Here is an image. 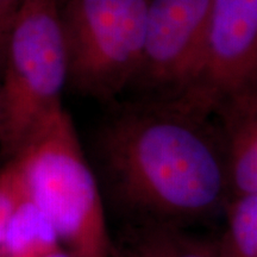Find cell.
<instances>
[{
	"label": "cell",
	"instance_id": "6da1fadb",
	"mask_svg": "<svg viewBox=\"0 0 257 257\" xmlns=\"http://www.w3.org/2000/svg\"><path fill=\"white\" fill-rule=\"evenodd\" d=\"M99 186L128 221L185 226L224 212L230 199L216 113L178 96L114 106L95 134Z\"/></svg>",
	"mask_w": 257,
	"mask_h": 257
},
{
	"label": "cell",
	"instance_id": "7a4b0ae2",
	"mask_svg": "<svg viewBox=\"0 0 257 257\" xmlns=\"http://www.w3.org/2000/svg\"><path fill=\"white\" fill-rule=\"evenodd\" d=\"M27 194L49 218L72 257H110L98 176L70 115L57 110L11 156Z\"/></svg>",
	"mask_w": 257,
	"mask_h": 257
},
{
	"label": "cell",
	"instance_id": "3957f363",
	"mask_svg": "<svg viewBox=\"0 0 257 257\" xmlns=\"http://www.w3.org/2000/svg\"><path fill=\"white\" fill-rule=\"evenodd\" d=\"M67 83L59 0H19L0 66V149L11 157L57 110Z\"/></svg>",
	"mask_w": 257,
	"mask_h": 257
},
{
	"label": "cell",
	"instance_id": "277c9868",
	"mask_svg": "<svg viewBox=\"0 0 257 257\" xmlns=\"http://www.w3.org/2000/svg\"><path fill=\"white\" fill-rule=\"evenodd\" d=\"M150 0H62L67 82L80 94L113 100L142 61Z\"/></svg>",
	"mask_w": 257,
	"mask_h": 257
},
{
	"label": "cell",
	"instance_id": "5b68a950",
	"mask_svg": "<svg viewBox=\"0 0 257 257\" xmlns=\"http://www.w3.org/2000/svg\"><path fill=\"white\" fill-rule=\"evenodd\" d=\"M212 0H150L142 61L133 85L143 96H178L204 56Z\"/></svg>",
	"mask_w": 257,
	"mask_h": 257
},
{
	"label": "cell",
	"instance_id": "8992f818",
	"mask_svg": "<svg viewBox=\"0 0 257 257\" xmlns=\"http://www.w3.org/2000/svg\"><path fill=\"white\" fill-rule=\"evenodd\" d=\"M257 86V0H212L200 68L182 96L211 111Z\"/></svg>",
	"mask_w": 257,
	"mask_h": 257
},
{
	"label": "cell",
	"instance_id": "52a82bcc",
	"mask_svg": "<svg viewBox=\"0 0 257 257\" xmlns=\"http://www.w3.org/2000/svg\"><path fill=\"white\" fill-rule=\"evenodd\" d=\"M226 153L230 198L257 194V86L217 106Z\"/></svg>",
	"mask_w": 257,
	"mask_h": 257
},
{
	"label": "cell",
	"instance_id": "ba28073f",
	"mask_svg": "<svg viewBox=\"0 0 257 257\" xmlns=\"http://www.w3.org/2000/svg\"><path fill=\"white\" fill-rule=\"evenodd\" d=\"M110 257H218L216 242L199 238L185 226L128 221L114 240Z\"/></svg>",
	"mask_w": 257,
	"mask_h": 257
},
{
	"label": "cell",
	"instance_id": "9c48e42d",
	"mask_svg": "<svg viewBox=\"0 0 257 257\" xmlns=\"http://www.w3.org/2000/svg\"><path fill=\"white\" fill-rule=\"evenodd\" d=\"M59 240L49 218L27 198L10 218L0 248L11 257H37L59 250Z\"/></svg>",
	"mask_w": 257,
	"mask_h": 257
},
{
	"label": "cell",
	"instance_id": "30bf717a",
	"mask_svg": "<svg viewBox=\"0 0 257 257\" xmlns=\"http://www.w3.org/2000/svg\"><path fill=\"white\" fill-rule=\"evenodd\" d=\"M226 229L216 242L218 257H257V194L230 198Z\"/></svg>",
	"mask_w": 257,
	"mask_h": 257
},
{
	"label": "cell",
	"instance_id": "8fae6325",
	"mask_svg": "<svg viewBox=\"0 0 257 257\" xmlns=\"http://www.w3.org/2000/svg\"><path fill=\"white\" fill-rule=\"evenodd\" d=\"M38 257H72L67 251H61V250H55V251H51L46 255H42Z\"/></svg>",
	"mask_w": 257,
	"mask_h": 257
},
{
	"label": "cell",
	"instance_id": "7c38bea8",
	"mask_svg": "<svg viewBox=\"0 0 257 257\" xmlns=\"http://www.w3.org/2000/svg\"><path fill=\"white\" fill-rule=\"evenodd\" d=\"M4 233H5V229L2 226V225H0V245H2V243H3V238H4Z\"/></svg>",
	"mask_w": 257,
	"mask_h": 257
},
{
	"label": "cell",
	"instance_id": "4fadbf2b",
	"mask_svg": "<svg viewBox=\"0 0 257 257\" xmlns=\"http://www.w3.org/2000/svg\"><path fill=\"white\" fill-rule=\"evenodd\" d=\"M61 2H62V0H59V3H61Z\"/></svg>",
	"mask_w": 257,
	"mask_h": 257
}]
</instances>
